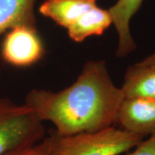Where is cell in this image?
<instances>
[{
	"instance_id": "obj_8",
	"label": "cell",
	"mask_w": 155,
	"mask_h": 155,
	"mask_svg": "<svg viewBox=\"0 0 155 155\" xmlns=\"http://www.w3.org/2000/svg\"><path fill=\"white\" fill-rule=\"evenodd\" d=\"M113 24L111 15L108 9L95 6L69 27L68 33L73 41L81 42L91 36H99Z\"/></svg>"
},
{
	"instance_id": "obj_1",
	"label": "cell",
	"mask_w": 155,
	"mask_h": 155,
	"mask_svg": "<svg viewBox=\"0 0 155 155\" xmlns=\"http://www.w3.org/2000/svg\"><path fill=\"white\" fill-rule=\"evenodd\" d=\"M124 98L100 61L85 64L75 83L61 91L33 89L25 104L42 121L52 122L57 133L72 135L111 127Z\"/></svg>"
},
{
	"instance_id": "obj_9",
	"label": "cell",
	"mask_w": 155,
	"mask_h": 155,
	"mask_svg": "<svg viewBox=\"0 0 155 155\" xmlns=\"http://www.w3.org/2000/svg\"><path fill=\"white\" fill-rule=\"evenodd\" d=\"M121 88L124 98L155 99V65L138 63L129 67Z\"/></svg>"
},
{
	"instance_id": "obj_3",
	"label": "cell",
	"mask_w": 155,
	"mask_h": 155,
	"mask_svg": "<svg viewBox=\"0 0 155 155\" xmlns=\"http://www.w3.org/2000/svg\"><path fill=\"white\" fill-rule=\"evenodd\" d=\"M44 133L43 121L30 106L0 98V155L37 144Z\"/></svg>"
},
{
	"instance_id": "obj_13",
	"label": "cell",
	"mask_w": 155,
	"mask_h": 155,
	"mask_svg": "<svg viewBox=\"0 0 155 155\" xmlns=\"http://www.w3.org/2000/svg\"><path fill=\"white\" fill-rule=\"evenodd\" d=\"M143 65H155V53L144 58L142 61L140 62Z\"/></svg>"
},
{
	"instance_id": "obj_11",
	"label": "cell",
	"mask_w": 155,
	"mask_h": 155,
	"mask_svg": "<svg viewBox=\"0 0 155 155\" xmlns=\"http://www.w3.org/2000/svg\"><path fill=\"white\" fill-rule=\"evenodd\" d=\"M7 155H51L43 141L39 144L25 147L21 150L12 152Z\"/></svg>"
},
{
	"instance_id": "obj_10",
	"label": "cell",
	"mask_w": 155,
	"mask_h": 155,
	"mask_svg": "<svg viewBox=\"0 0 155 155\" xmlns=\"http://www.w3.org/2000/svg\"><path fill=\"white\" fill-rule=\"evenodd\" d=\"M35 0H0V35L18 26L36 28Z\"/></svg>"
},
{
	"instance_id": "obj_12",
	"label": "cell",
	"mask_w": 155,
	"mask_h": 155,
	"mask_svg": "<svg viewBox=\"0 0 155 155\" xmlns=\"http://www.w3.org/2000/svg\"><path fill=\"white\" fill-rule=\"evenodd\" d=\"M127 155H155V134L147 140L141 141L136 150Z\"/></svg>"
},
{
	"instance_id": "obj_5",
	"label": "cell",
	"mask_w": 155,
	"mask_h": 155,
	"mask_svg": "<svg viewBox=\"0 0 155 155\" xmlns=\"http://www.w3.org/2000/svg\"><path fill=\"white\" fill-rule=\"evenodd\" d=\"M116 122L122 129L144 137L155 134V99L124 98Z\"/></svg>"
},
{
	"instance_id": "obj_6",
	"label": "cell",
	"mask_w": 155,
	"mask_h": 155,
	"mask_svg": "<svg viewBox=\"0 0 155 155\" xmlns=\"http://www.w3.org/2000/svg\"><path fill=\"white\" fill-rule=\"evenodd\" d=\"M144 0H118L108 10L119 35L116 55L124 58L134 51L136 45L130 32V21Z\"/></svg>"
},
{
	"instance_id": "obj_4",
	"label": "cell",
	"mask_w": 155,
	"mask_h": 155,
	"mask_svg": "<svg viewBox=\"0 0 155 155\" xmlns=\"http://www.w3.org/2000/svg\"><path fill=\"white\" fill-rule=\"evenodd\" d=\"M45 50L36 28L18 26L7 32L2 44V57L16 67H28L42 58Z\"/></svg>"
},
{
	"instance_id": "obj_7",
	"label": "cell",
	"mask_w": 155,
	"mask_h": 155,
	"mask_svg": "<svg viewBox=\"0 0 155 155\" xmlns=\"http://www.w3.org/2000/svg\"><path fill=\"white\" fill-rule=\"evenodd\" d=\"M96 5V0H45L39 12L57 25L68 29Z\"/></svg>"
},
{
	"instance_id": "obj_2",
	"label": "cell",
	"mask_w": 155,
	"mask_h": 155,
	"mask_svg": "<svg viewBox=\"0 0 155 155\" xmlns=\"http://www.w3.org/2000/svg\"><path fill=\"white\" fill-rule=\"evenodd\" d=\"M144 137L109 127L72 135L52 134L43 140L51 155H119L137 147Z\"/></svg>"
}]
</instances>
